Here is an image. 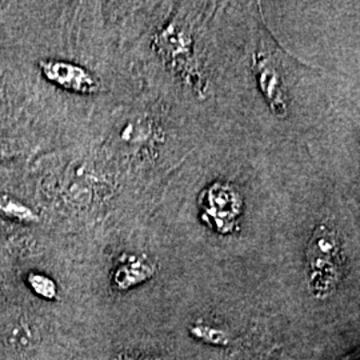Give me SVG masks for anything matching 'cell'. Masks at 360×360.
<instances>
[{"label": "cell", "instance_id": "obj_1", "mask_svg": "<svg viewBox=\"0 0 360 360\" xmlns=\"http://www.w3.org/2000/svg\"><path fill=\"white\" fill-rule=\"evenodd\" d=\"M306 257L311 294L316 299H327L340 282L343 266L342 243L334 227L322 223L314 230Z\"/></svg>", "mask_w": 360, "mask_h": 360}, {"label": "cell", "instance_id": "obj_2", "mask_svg": "<svg viewBox=\"0 0 360 360\" xmlns=\"http://www.w3.org/2000/svg\"><path fill=\"white\" fill-rule=\"evenodd\" d=\"M200 206L205 221L215 231L226 235L238 229L242 199L230 184L215 183L205 190L200 196Z\"/></svg>", "mask_w": 360, "mask_h": 360}, {"label": "cell", "instance_id": "obj_3", "mask_svg": "<svg viewBox=\"0 0 360 360\" xmlns=\"http://www.w3.org/2000/svg\"><path fill=\"white\" fill-rule=\"evenodd\" d=\"M38 65L43 77L63 90L80 95H95L101 91V80L82 65L59 59H41Z\"/></svg>", "mask_w": 360, "mask_h": 360}, {"label": "cell", "instance_id": "obj_4", "mask_svg": "<svg viewBox=\"0 0 360 360\" xmlns=\"http://www.w3.org/2000/svg\"><path fill=\"white\" fill-rule=\"evenodd\" d=\"M254 74L257 86L270 105L271 111L279 119L288 115V101L284 87L283 77L278 65L264 52H255L254 55Z\"/></svg>", "mask_w": 360, "mask_h": 360}, {"label": "cell", "instance_id": "obj_5", "mask_svg": "<svg viewBox=\"0 0 360 360\" xmlns=\"http://www.w3.org/2000/svg\"><path fill=\"white\" fill-rule=\"evenodd\" d=\"M158 267L144 257H127L116 267L112 283L117 291H127L155 276Z\"/></svg>", "mask_w": 360, "mask_h": 360}, {"label": "cell", "instance_id": "obj_6", "mask_svg": "<svg viewBox=\"0 0 360 360\" xmlns=\"http://www.w3.org/2000/svg\"><path fill=\"white\" fill-rule=\"evenodd\" d=\"M0 217L26 226H34L40 221V217L31 207L6 193H0Z\"/></svg>", "mask_w": 360, "mask_h": 360}, {"label": "cell", "instance_id": "obj_7", "mask_svg": "<svg viewBox=\"0 0 360 360\" xmlns=\"http://www.w3.org/2000/svg\"><path fill=\"white\" fill-rule=\"evenodd\" d=\"M188 333L193 339L215 347H227L231 343L230 334L218 326L206 322L193 323L188 327Z\"/></svg>", "mask_w": 360, "mask_h": 360}, {"label": "cell", "instance_id": "obj_8", "mask_svg": "<svg viewBox=\"0 0 360 360\" xmlns=\"http://www.w3.org/2000/svg\"><path fill=\"white\" fill-rule=\"evenodd\" d=\"M27 284L31 291L35 292L41 299L56 300L58 299V285L50 276L40 272H30L27 275Z\"/></svg>", "mask_w": 360, "mask_h": 360}, {"label": "cell", "instance_id": "obj_9", "mask_svg": "<svg viewBox=\"0 0 360 360\" xmlns=\"http://www.w3.org/2000/svg\"><path fill=\"white\" fill-rule=\"evenodd\" d=\"M115 360H167L162 355L146 352H120Z\"/></svg>", "mask_w": 360, "mask_h": 360}]
</instances>
